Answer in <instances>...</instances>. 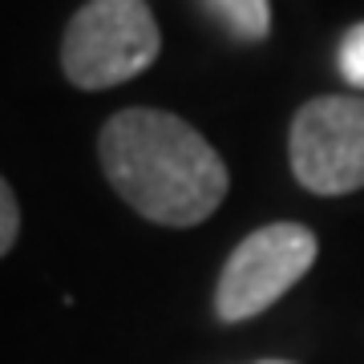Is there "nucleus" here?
Segmentation results:
<instances>
[{"label":"nucleus","mask_w":364,"mask_h":364,"mask_svg":"<svg viewBox=\"0 0 364 364\" xmlns=\"http://www.w3.org/2000/svg\"><path fill=\"white\" fill-rule=\"evenodd\" d=\"M291 174L304 191L324 198L364 186V97H312L291 117Z\"/></svg>","instance_id":"nucleus-4"},{"label":"nucleus","mask_w":364,"mask_h":364,"mask_svg":"<svg viewBox=\"0 0 364 364\" xmlns=\"http://www.w3.org/2000/svg\"><path fill=\"white\" fill-rule=\"evenodd\" d=\"M207 9L239 41H263L272 33V4L267 0H207Z\"/></svg>","instance_id":"nucleus-5"},{"label":"nucleus","mask_w":364,"mask_h":364,"mask_svg":"<svg viewBox=\"0 0 364 364\" xmlns=\"http://www.w3.org/2000/svg\"><path fill=\"white\" fill-rule=\"evenodd\" d=\"M259 364H291V360H259Z\"/></svg>","instance_id":"nucleus-8"},{"label":"nucleus","mask_w":364,"mask_h":364,"mask_svg":"<svg viewBox=\"0 0 364 364\" xmlns=\"http://www.w3.org/2000/svg\"><path fill=\"white\" fill-rule=\"evenodd\" d=\"M162 33L146 0H85L61 41V69L77 90H109L158 61Z\"/></svg>","instance_id":"nucleus-2"},{"label":"nucleus","mask_w":364,"mask_h":364,"mask_svg":"<svg viewBox=\"0 0 364 364\" xmlns=\"http://www.w3.org/2000/svg\"><path fill=\"white\" fill-rule=\"evenodd\" d=\"M97 154L109 186L142 219L198 227L227 198L231 174L203 134L166 109H122L105 122Z\"/></svg>","instance_id":"nucleus-1"},{"label":"nucleus","mask_w":364,"mask_h":364,"mask_svg":"<svg viewBox=\"0 0 364 364\" xmlns=\"http://www.w3.org/2000/svg\"><path fill=\"white\" fill-rule=\"evenodd\" d=\"M16 231H21V207H16L9 182L0 178V255H9V247L16 243Z\"/></svg>","instance_id":"nucleus-7"},{"label":"nucleus","mask_w":364,"mask_h":364,"mask_svg":"<svg viewBox=\"0 0 364 364\" xmlns=\"http://www.w3.org/2000/svg\"><path fill=\"white\" fill-rule=\"evenodd\" d=\"M316 251L320 243L304 223H272L251 231L223 263L215 287V316L223 324H243L267 312L312 272Z\"/></svg>","instance_id":"nucleus-3"},{"label":"nucleus","mask_w":364,"mask_h":364,"mask_svg":"<svg viewBox=\"0 0 364 364\" xmlns=\"http://www.w3.org/2000/svg\"><path fill=\"white\" fill-rule=\"evenodd\" d=\"M340 77L348 81L352 90H364V25H352L340 41Z\"/></svg>","instance_id":"nucleus-6"}]
</instances>
